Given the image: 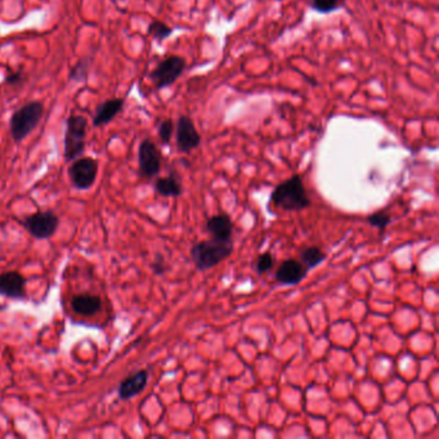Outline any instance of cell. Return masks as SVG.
<instances>
[{
  "label": "cell",
  "instance_id": "obj_1",
  "mask_svg": "<svg viewBox=\"0 0 439 439\" xmlns=\"http://www.w3.org/2000/svg\"><path fill=\"white\" fill-rule=\"evenodd\" d=\"M271 202L276 208L285 211H300L310 207L303 179L299 174H294L285 182L276 187L271 195Z\"/></svg>",
  "mask_w": 439,
  "mask_h": 439
},
{
  "label": "cell",
  "instance_id": "obj_2",
  "mask_svg": "<svg viewBox=\"0 0 439 439\" xmlns=\"http://www.w3.org/2000/svg\"><path fill=\"white\" fill-rule=\"evenodd\" d=\"M233 252V242L222 240H204L198 241L191 248V258L198 271H208L222 263Z\"/></svg>",
  "mask_w": 439,
  "mask_h": 439
},
{
  "label": "cell",
  "instance_id": "obj_3",
  "mask_svg": "<svg viewBox=\"0 0 439 439\" xmlns=\"http://www.w3.org/2000/svg\"><path fill=\"white\" fill-rule=\"evenodd\" d=\"M44 112V105L39 101L29 102L21 109L12 115L10 120V129L13 141L16 143L23 142V139L33 132L42 120Z\"/></svg>",
  "mask_w": 439,
  "mask_h": 439
},
{
  "label": "cell",
  "instance_id": "obj_4",
  "mask_svg": "<svg viewBox=\"0 0 439 439\" xmlns=\"http://www.w3.org/2000/svg\"><path fill=\"white\" fill-rule=\"evenodd\" d=\"M65 159L74 161L84 154L88 121L81 115H71L66 121Z\"/></svg>",
  "mask_w": 439,
  "mask_h": 439
},
{
  "label": "cell",
  "instance_id": "obj_5",
  "mask_svg": "<svg viewBox=\"0 0 439 439\" xmlns=\"http://www.w3.org/2000/svg\"><path fill=\"white\" fill-rule=\"evenodd\" d=\"M186 59L181 55H170L163 59L150 74L155 88L164 89L173 85L186 70Z\"/></svg>",
  "mask_w": 439,
  "mask_h": 439
},
{
  "label": "cell",
  "instance_id": "obj_6",
  "mask_svg": "<svg viewBox=\"0 0 439 439\" xmlns=\"http://www.w3.org/2000/svg\"><path fill=\"white\" fill-rule=\"evenodd\" d=\"M98 174V161L92 157H77L68 168V176L72 186L87 191L96 183Z\"/></svg>",
  "mask_w": 439,
  "mask_h": 439
},
{
  "label": "cell",
  "instance_id": "obj_7",
  "mask_svg": "<svg viewBox=\"0 0 439 439\" xmlns=\"http://www.w3.org/2000/svg\"><path fill=\"white\" fill-rule=\"evenodd\" d=\"M59 220L53 211L36 213L25 220V227L29 233L39 240L49 239L55 235Z\"/></svg>",
  "mask_w": 439,
  "mask_h": 439
},
{
  "label": "cell",
  "instance_id": "obj_8",
  "mask_svg": "<svg viewBox=\"0 0 439 439\" xmlns=\"http://www.w3.org/2000/svg\"><path fill=\"white\" fill-rule=\"evenodd\" d=\"M138 163L141 176L151 179L161 170V154L151 139H143L138 150Z\"/></svg>",
  "mask_w": 439,
  "mask_h": 439
},
{
  "label": "cell",
  "instance_id": "obj_9",
  "mask_svg": "<svg viewBox=\"0 0 439 439\" xmlns=\"http://www.w3.org/2000/svg\"><path fill=\"white\" fill-rule=\"evenodd\" d=\"M176 147L179 152L188 154L201 144V135L198 132L195 122L186 115L179 116L176 121Z\"/></svg>",
  "mask_w": 439,
  "mask_h": 439
},
{
  "label": "cell",
  "instance_id": "obj_10",
  "mask_svg": "<svg viewBox=\"0 0 439 439\" xmlns=\"http://www.w3.org/2000/svg\"><path fill=\"white\" fill-rule=\"evenodd\" d=\"M307 274L308 269L302 262L287 259L276 271V281L282 285H297L306 278Z\"/></svg>",
  "mask_w": 439,
  "mask_h": 439
},
{
  "label": "cell",
  "instance_id": "obj_11",
  "mask_svg": "<svg viewBox=\"0 0 439 439\" xmlns=\"http://www.w3.org/2000/svg\"><path fill=\"white\" fill-rule=\"evenodd\" d=\"M26 280L18 272H5L0 275V294L4 297L21 299L25 297Z\"/></svg>",
  "mask_w": 439,
  "mask_h": 439
},
{
  "label": "cell",
  "instance_id": "obj_12",
  "mask_svg": "<svg viewBox=\"0 0 439 439\" xmlns=\"http://www.w3.org/2000/svg\"><path fill=\"white\" fill-rule=\"evenodd\" d=\"M148 383V371L141 370L124 379L119 386V397L121 399H131L142 393Z\"/></svg>",
  "mask_w": 439,
  "mask_h": 439
},
{
  "label": "cell",
  "instance_id": "obj_13",
  "mask_svg": "<svg viewBox=\"0 0 439 439\" xmlns=\"http://www.w3.org/2000/svg\"><path fill=\"white\" fill-rule=\"evenodd\" d=\"M207 231L215 240L230 241L233 233V223L227 214L213 215L207 222Z\"/></svg>",
  "mask_w": 439,
  "mask_h": 439
},
{
  "label": "cell",
  "instance_id": "obj_14",
  "mask_svg": "<svg viewBox=\"0 0 439 439\" xmlns=\"http://www.w3.org/2000/svg\"><path fill=\"white\" fill-rule=\"evenodd\" d=\"M122 107H124V99L122 98H111L102 102L94 114L93 125L101 127V125L109 124L120 114Z\"/></svg>",
  "mask_w": 439,
  "mask_h": 439
},
{
  "label": "cell",
  "instance_id": "obj_15",
  "mask_svg": "<svg viewBox=\"0 0 439 439\" xmlns=\"http://www.w3.org/2000/svg\"><path fill=\"white\" fill-rule=\"evenodd\" d=\"M71 308L80 316H94L102 309V300L97 295L81 294L72 297Z\"/></svg>",
  "mask_w": 439,
  "mask_h": 439
},
{
  "label": "cell",
  "instance_id": "obj_16",
  "mask_svg": "<svg viewBox=\"0 0 439 439\" xmlns=\"http://www.w3.org/2000/svg\"><path fill=\"white\" fill-rule=\"evenodd\" d=\"M155 189L159 195L164 198H178L182 195V191H183L176 174L159 178L155 183Z\"/></svg>",
  "mask_w": 439,
  "mask_h": 439
},
{
  "label": "cell",
  "instance_id": "obj_17",
  "mask_svg": "<svg viewBox=\"0 0 439 439\" xmlns=\"http://www.w3.org/2000/svg\"><path fill=\"white\" fill-rule=\"evenodd\" d=\"M300 259L303 265L309 271L319 263H322L326 259V254L323 253L319 248L310 246L300 253Z\"/></svg>",
  "mask_w": 439,
  "mask_h": 439
},
{
  "label": "cell",
  "instance_id": "obj_18",
  "mask_svg": "<svg viewBox=\"0 0 439 439\" xmlns=\"http://www.w3.org/2000/svg\"><path fill=\"white\" fill-rule=\"evenodd\" d=\"M147 33L150 36H152L157 43H161L173 34V29L161 21H152L148 26Z\"/></svg>",
  "mask_w": 439,
  "mask_h": 439
},
{
  "label": "cell",
  "instance_id": "obj_19",
  "mask_svg": "<svg viewBox=\"0 0 439 439\" xmlns=\"http://www.w3.org/2000/svg\"><path fill=\"white\" fill-rule=\"evenodd\" d=\"M92 65V59L89 57H85L83 59H80L74 68L71 70L70 74V80L75 81V83H83L87 80L88 77L89 67Z\"/></svg>",
  "mask_w": 439,
  "mask_h": 439
},
{
  "label": "cell",
  "instance_id": "obj_20",
  "mask_svg": "<svg viewBox=\"0 0 439 439\" xmlns=\"http://www.w3.org/2000/svg\"><path fill=\"white\" fill-rule=\"evenodd\" d=\"M392 222V218L389 214H386L384 211H376L371 215L367 217V223L373 227H376L380 231H384L385 228L389 226V223Z\"/></svg>",
  "mask_w": 439,
  "mask_h": 439
},
{
  "label": "cell",
  "instance_id": "obj_21",
  "mask_svg": "<svg viewBox=\"0 0 439 439\" xmlns=\"http://www.w3.org/2000/svg\"><path fill=\"white\" fill-rule=\"evenodd\" d=\"M341 7V0H313L312 8L319 13H330Z\"/></svg>",
  "mask_w": 439,
  "mask_h": 439
},
{
  "label": "cell",
  "instance_id": "obj_22",
  "mask_svg": "<svg viewBox=\"0 0 439 439\" xmlns=\"http://www.w3.org/2000/svg\"><path fill=\"white\" fill-rule=\"evenodd\" d=\"M174 133V122L170 119L161 121V124L159 125V138L163 142V144H169L172 137Z\"/></svg>",
  "mask_w": 439,
  "mask_h": 439
},
{
  "label": "cell",
  "instance_id": "obj_23",
  "mask_svg": "<svg viewBox=\"0 0 439 439\" xmlns=\"http://www.w3.org/2000/svg\"><path fill=\"white\" fill-rule=\"evenodd\" d=\"M274 263H275V258L271 253H264L258 258L255 267H256V272L259 275H263L265 272L271 271L274 268Z\"/></svg>",
  "mask_w": 439,
  "mask_h": 439
},
{
  "label": "cell",
  "instance_id": "obj_24",
  "mask_svg": "<svg viewBox=\"0 0 439 439\" xmlns=\"http://www.w3.org/2000/svg\"><path fill=\"white\" fill-rule=\"evenodd\" d=\"M152 269H154L155 274L156 275H163L165 272V263H164V259H163V256H157L156 258V261H155V263L152 264Z\"/></svg>",
  "mask_w": 439,
  "mask_h": 439
},
{
  "label": "cell",
  "instance_id": "obj_25",
  "mask_svg": "<svg viewBox=\"0 0 439 439\" xmlns=\"http://www.w3.org/2000/svg\"><path fill=\"white\" fill-rule=\"evenodd\" d=\"M21 72H13L10 74V77H7V83L8 84H18L21 81Z\"/></svg>",
  "mask_w": 439,
  "mask_h": 439
},
{
  "label": "cell",
  "instance_id": "obj_26",
  "mask_svg": "<svg viewBox=\"0 0 439 439\" xmlns=\"http://www.w3.org/2000/svg\"><path fill=\"white\" fill-rule=\"evenodd\" d=\"M276 1H282V0H276Z\"/></svg>",
  "mask_w": 439,
  "mask_h": 439
}]
</instances>
